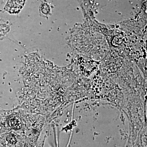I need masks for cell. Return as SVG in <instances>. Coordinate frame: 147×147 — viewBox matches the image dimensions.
<instances>
[{
	"instance_id": "obj_2",
	"label": "cell",
	"mask_w": 147,
	"mask_h": 147,
	"mask_svg": "<svg viewBox=\"0 0 147 147\" xmlns=\"http://www.w3.org/2000/svg\"><path fill=\"white\" fill-rule=\"evenodd\" d=\"M8 141L11 144H15L16 142V139L13 136H10L8 138Z\"/></svg>"
},
{
	"instance_id": "obj_1",
	"label": "cell",
	"mask_w": 147,
	"mask_h": 147,
	"mask_svg": "<svg viewBox=\"0 0 147 147\" xmlns=\"http://www.w3.org/2000/svg\"><path fill=\"white\" fill-rule=\"evenodd\" d=\"M25 0H8L6 9L10 13H17L23 8Z\"/></svg>"
}]
</instances>
